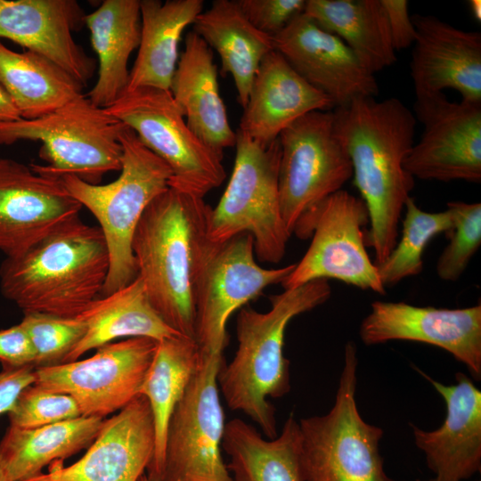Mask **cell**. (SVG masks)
I'll return each mask as SVG.
<instances>
[{
  "label": "cell",
  "instance_id": "cell-1",
  "mask_svg": "<svg viewBox=\"0 0 481 481\" xmlns=\"http://www.w3.org/2000/svg\"><path fill=\"white\" fill-rule=\"evenodd\" d=\"M332 112L336 135L350 158L354 184L368 211L366 243L379 264L398 240L402 212L414 188L404 161L414 144L416 118L395 97H359Z\"/></svg>",
  "mask_w": 481,
  "mask_h": 481
},
{
  "label": "cell",
  "instance_id": "cell-2",
  "mask_svg": "<svg viewBox=\"0 0 481 481\" xmlns=\"http://www.w3.org/2000/svg\"><path fill=\"white\" fill-rule=\"evenodd\" d=\"M210 211L203 198L168 187L144 210L131 245L151 306L170 328L192 339L194 286L209 240Z\"/></svg>",
  "mask_w": 481,
  "mask_h": 481
},
{
  "label": "cell",
  "instance_id": "cell-3",
  "mask_svg": "<svg viewBox=\"0 0 481 481\" xmlns=\"http://www.w3.org/2000/svg\"><path fill=\"white\" fill-rule=\"evenodd\" d=\"M109 267L102 230L77 217L20 256L5 257L0 290L23 313L75 318L102 293Z\"/></svg>",
  "mask_w": 481,
  "mask_h": 481
},
{
  "label": "cell",
  "instance_id": "cell-4",
  "mask_svg": "<svg viewBox=\"0 0 481 481\" xmlns=\"http://www.w3.org/2000/svg\"><path fill=\"white\" fill-rule=\"evenodd\" d=\"M330 293L327 280H315L270 296L265 313L243 306L238 314V347L233 359L220 368L218 387L228 407L249 417L268 439L278 434L275 408L267 399L290 390L289 361L283 352L287 326L326 302Z\"/></svg>",
  "mask_w": 481,
  "mask_h": 481
},
{
  "label": "cell",
  "instance_id": "cell-5",
  "mask_svg": "<svg viewBox=\"0 0 481 481\" xmlns=\"http://www.w3.org/2000/svg\"><path fill=\"white\" fill-rule=\"evenodd\" d=\"M119 176L106 184L88 183L75 175L61 177L68 192L96 218L104 236L110 267L102 296L132 282L137 268L132 240L148 205L169 187L172 172L127 126L119 135Z\"/></svg>",
  "mask_w": 481,
  "mask_h": 481
},
{
  "label": "cell",
  "instance_id": "cell-6",
  "mask_svg": "<svg viewBox=\"0 0 481 481\" xmlns=\"http://www.w3.org/2000/svg\"><path fill=\"white\" fill-rule=\"evenodd\" d=\"M357 365L355 346L347 342L333 406L324 415L298 421L303 481H398L384 469L382 428L367 423L359 412Z\"/></svg>",
  "mask_w": 481,
  "mask_h": 481
},
{
  "label": "cell",
  "instance_id": "cell-7",
  "mask_svg": "<svg viewBox=\"0 0 481 481\" xmlns=\"http://www.w3.org/2000/svg\"><path fill=\"white\" fill-rule=\"evenodd\" d=\"M125 126L81 94L38 118L1 124L0 144L41 141L40 155L48 163H33V170L59 178L72 175L99 184L105 174L120 171L119 135Z\"/></svg>",
  "mask_w": 481,
  "mask_h": 481
},
{
  "label": "cell",
  "instance_id": "cell-8",
  "mask_svg": "<svg viewBox=\"0 0 481 481\" xmlns=\"http://www.w3.org/2000/svg\"><path fill=\"white\" fill-rule=\"evenodd\" d=\"M234 147L233 169L220 200L211 208L208 238L221 243L249 233L259 261L279 263L290 237L281 211L279 140L265 146L238 129Z\"/></svg>",
  "mask_w": 481,
  "mask_h": 481
},
{
  "label": "cell",
  "instance_id": "cell-9",
  "mask_svg": "<svg viewBox=\"0 0 481 481\" xmlns=\"http://www.w3.org/2000/svg\"><path fill=\"white\" fill-rule=\"evenodd\" d=\"M366 206L345 190L314 205L299 218L293 233L312 237L306 252L281 283L293 289L315 280L335 279L363 290L386 294L377 265L369 257L363 227Z\"/></svg>",
  "mask_w": 481,
  "mask_h": 481
},
{
  "label": "cell",
  "instance_id": "cell-10",
  "mask_svg": "<svg viewBox=\"0 0 481 481\" xmlns=\"http://www.w3.org/2000/svg\"><path fill=\"white\" fill-rule=\"evenodd\" d=\"M106 110L167 165L169 187L204 198L224 182L223 158L189 128L169 90L128 89Z\"/></svg>",
  "mask_w": 481,
  "mask_h": 481
},
{
  "label": "cell",
  "instance_id": "cell-11",
  "mask_svg": "<svg viewBox=\"0 0 481 481\" xmlns=\"http://www.w3.org/2000/svg\"><path fill=\"white\" fill-rule=\"evenodd\" d=\"M294 266H260L249 233L221 243L208 240L194 286V339L200 353L223 354L229 341L226 326L232 314L260 296L266 287L281 283Z\"/></svg>",
  "mask_w": 481,
  "mask_h": 481
},
{
  "label": "cell",
  "instance_id": "cell-12",
  "mask_svg": "<svg viewBox=\"0 0 481 481\" xmlns=\"http://www.w3.org/2000/svg\"><path fill=\"white\" fill-rule=\"evenodd\" d=\"M332 110L307 113L278 137L281 211L290 236L306 211L342 190L353 175L350 158L334 130Z\"/></svg>",
  "mask_w": 481,
  "mask_h": 481
},
{
  "label": "cell",
  "instance_id": "cell-13",
  "mask_svg": "<svg viewBox=\"0 0 481 481\" xmlns=\"http://www.w3.org/2000/svg\"><path fill=\"white\" fill-rule=\"evenodd\" d=\"M223 364V354H201L167 426L162 481H232L221 453L225 424L217 376Z\"/></svg>",
  "mask_w": 481,
  "mask_h": 481
},
{
  "label": "cell",
  "instance_id": "cell-14",
  "mask_svg": "<svg viewBox=\"0 0 481 481\" xmlns=\"http://www.w3.org/2000/svg\"><path fill=\"white\" fill-rule=\"evenodd\" d=\"M158 341L143 337L110 342L84 360L35 368V383L66 394L82 416L104 419L140 395Z\"/></svg>",
  "mask_w": 481,
  "mask_h": 481
},
{
  "label": "cell",
  "instance_id": "cell-15",
  "mask_svg": "<svg viewBox=\"0 0 481 481\" xmlns=\"http://www.w3.org/2000/svg\"><path fill=\"white\" fill-rule=\"evenodd\" d=\"M414 117L423 125L404 168L422 180L481 182V103L452 102L444 93L416 96Z\"/></svg>",
  "mask_w": 481,
  "mask_h": 481
},
{
  "label": "cell",
  "instance_id": "cell-16",
  "mask_svg": "<svg viewBox=\"0 0 481 481\" xmlns=\"http://www.w3.org/2000/svg\"><path fill=\"white\" fill-rule=\"evenodd\" d=\"M359 335L367 346L392 340L429 344L465 364L481 379V305L464 308L416 306L404 302L374 301Z\"/></svg>",
  "mask_w": 481,
  "mask_h": 481
},
{
  "label": "cell",
  "instance_id": "cell-17",
  "mask_svg": "<svg viewBox=\"0 0 481 481\" xmlns=\"http://www.w3.org/2000/svg\"><path fill=\"white\" fill-rule=\"evenodd\" d=\"M81 208L61 178L0 158V251L5 257L26 252L78 217Z\"/></svg>",
  "mask_w": 481,
  "mask_h": 481
},
{
  "label": "cell",
  "instance_id": "cell-18",
  "mask_svg": "<svg viewBox=\"0 0 481 481\" xmlns=\"http://www.w3.org/2000/svg\"><path fill=\"white\" fill-rule=\"evenodd\" d=\"M274 50L334 109L359 97H376L379 86L349 47L305 13L273 37Z\"/></svg>",
  "mask_w": 481,
  "mask_h": 481
},
{
  "label": "cell",
  "instance_id": "cell-19",
  "mask_svg": "<svg viewBox=\"0 0 481 481\" xmlns=\"http://www.w3.org/2000/svg\"><path fill=\"white\" fill-rule=\"evenodd\" d=\"M155 429L149 402L139 395L104 420L86 452L75 463H52L24 481H138L152 458Z\"/></svg>",
  "mask_w": 481,
  "mask_h": 481
},
{
  "label": "cell",
  "instance_id": "cell-20",
  "mask_svg": "<svg viewBox=\"0 0 481 481\" xmlns=\"http://www.w3.org/2000/svg\"><path fill=\"white\" fill-rule=\"evenodd\" d=\"M411 18L416 29L410 63L416 96L452 89L461 101L481 103V33L432 15Z\"/></svg>",
  "mask_w": 481,
  "mask_h": 481
},
{
  "label": "cell",
  "instance_id": "cell-21",
  "mask_svg": "<svg viewBox=\"0 0 481 481\" xmlns=\"http://www.w3.org/2000/svg\"><path fill=\"white\" fill-rule=\"evenodd\" d=\"M446 405V416L436 429L426 431L412 425L414 443L424 452L433 472L431 481H463L481 469V391L462 372L456 383L444 385L416 369Z\"/></svg>",
  "mask_w": 481,
  "mask_h": 481
},
{
  "label": "cell",
  "instance_id": "cell-22",
  "mask_svg": "<svg viewBox=\"0 0 481 481\" xmlns=\"http://www.w3.org/2000/svg\"><path fill=\"white\" fill-rule=\"evenodd\" d=\"M85 17L75 0H0V39L43 55L85 86L95 61L72 35Z\"/></svg>",
  "mask_w": 481,
  "mask_h": 481
},
{
  "label": "cell",
  "instance_id": "cell-23",
  "mask_svg": "<svg viewBox=\"0 0 481 481\" xmlns=\"http://www.w3.org/2000/svg\"><path fill=\"white\" fill-rule=\"evenodd\" d=\"M332 110V102L303 79L273 50L258 67L238 129L267 146L306 114Z\"/></svg>",
  "mask_w": 481,
  "mask_h": 481
},
{
  "label": "cell",
  "instance_id": "cell-24",
  "mask_svg": "<svg viewBox=\"0 0 481 481\" xmlns=\"http://www.w3.org/2000/svg\"><path fill=\"white\" fill-rule=\"evenodd\" d=\"M169 91L202 143L222 158L224 149L235 146L236 131L220 94L212 49L193 30L185 36Z\"/></svg>",
  "mask_w": 481,
  "mask_h": 481
},
{
  "label": "cell",
  "instance_id": "cell-25",
  "mask_svg": "<svg viewBox=\"0 0 481 481\" xmlns=\"http://www.w3.org/2000/svg\"><path fill=\"white\" fill-rule=\"evenodd\" d=\"M85 24L99 61L98 77L87 98L107 109L128 86L129 57L141 37L140 0H105L86 15Z\"/></svg>",
  "mask_w": 481,
  "mask_h": 481
},
{
  "label": "cell",
  "instance_id": "cell-26",
  "mask_svg": "<svg viewBox=\"0 0 481 481\" xmlns=\"http://www.w3.org/2000/svg\"><path fill=\"white\" fill-rule=\"evenodd\" d=\"M202 11V0L140 1V43L126 90L170 89L182 35Z\"/></svg>",
  "mask_w": 481,
  "mask_h": 481
},
{
  "label": "cell",
  "instance_id": "cell-27",
  "mask_svg": "<svg viewBox=\"0 0 481 481\" xmlns=\"http://www.w3.org/2000/svg\"><path fill=\"white\" fill-rule=\"evenodd\" d=\"M192 26L210 49L217 52L222 72L232 76L238 102L244 108L262 60L274 50L273 37L249 21L236 0L213 1Z\"/></svg>",
  "mask_w": 481,
  "mask_h": 481
},
{
  "label": "cell",
  "instance_id": "cell-28",
  "mask_svg": "<svg viewBox=\"0 0 481 481\" xmlns=\"http://www.w3.org/2000/svg\"><path fill=\"white\" fill-rule=\"evenodd\" d=\"M86 324L82 339L62 363L76 360L94 348L120 338H150L156 341L181 335L170 328L151 306L142 281L94 299L78 316Z\"/></svg>",
  "mask_w": 481,
  "mask_h": 481
},
{
  "label": "cell",
  "instance_id": "cell-29",
  "mask_svg": "<svg viewBox=\"0 0 481 481\" xmlns=\"http://www.w3.org/2000/svg\"><path fill=\"white\" fill-rule=\"evenodd\" d=\"M222 448L232 481H303L300 430L290 413L280 435L265 439L240 419L225 424Z\"/></svg>",
  "mask_w": 481,
  "mask_h": 481
},
{
  "label": "cell",
  "instance_id": "cell-30",
  "mask_svg": "<svg viewBox=\"0 0 481 481\" xmlns=\"http://www.w3.org/2000/svg\"><path fill=\"white\" fill-rule=\"evenodd\" d=\"M200 350L196 341L175 335L158 342L151 364L140 390L147 398L153 418L155 447L146 469L150 481H162L165 440L167 426L176 404L194 376Z\"/></svg>",
  "mask_w": 481,
  "mask_h": 481
},
{
  "label": "cell",
  "instance_id": "cell-31",
  "mask_svg": "<svg viewBox=\"0 0 481 481\" xmlns=\"http://www.w3.org/2000/svg\"><path fill=\"white\" fill-rule=\"evenodd\" d=\"M304 13L338 37L371 74L395 62L381 0H306Z\"/></svg>",
  "mask_w": 481,
  "mask_h": 481
},
{
  "label": "cell",
  "instance_id": "cell-32",
  "mask_svg": "<svg viewBox=\"0 0 481 481\" xmlns=\"http://www.w3.org/2000/svg\"><path fill=\"white\" fill-rule=\"evenodd\" d=\"M104 419L80 416L36 428L9 426L0 441L6 481H24L42 473L50 463L61 461L87 448Z\"/></svg>",
  "mask_w": 481,
  "mask_h": 481
},
{
  "label": "cell",
  "instance_id": "cell-33",
  "mask_svg": "<svg viewBox=\"0 0 481 481\" xmlns=\"http://www.w3.org/2000/svg\"><path fill=\"white\" fill-rule=\"evenodd\" d=\"M0 85L23 119L46 115L83 94L84 86L57 64L30 51L15 52L0 39Z\"/></svg>",
  "mask_w": 481,
  "mask_h": 481
},
{
  "label": "cell",
  "instance_id": "cell-34",
  "mask_svg": "<svg viewBox=\"0 0 481 481\" xmlns=\"http://www.w3.org/2000/svg\"><path fill=\"white\" fill-rule=\"evenodd\" d=\"M401 237L384 261L376 264L384 287H391L405 278L416 276L423 269V253L429 241L452 229L449 209L426 212L412 197L404 204Z\"/></svg>",
  "mask_w": 481,
  "mask_h": 481
},
{
  "label": "cell",
  "instance_id": "cell-35",
  "mask_svg": "<svg viewBox=\"0 0 481 481\" xmlns=\"http://www.w3.org/2000/svg\"><path fill=\"white\" fill-rule=\"evenodd\" d=\"M447 209L452 216L450 241L436 263L441 280L457 281L481 245V203L451 201Z\"/></svg>",
  "mask_w": 481,
  "mask_h": 481
},
{
  "label": "cell",
  "instance_id": "cell-36",
  "mask_svg": "<svg viewBox=\"0 0 481 481\" xmlns=\"http://www.w3.org/2000/svg\"><path fill=\"white\" fill-rule=\"evenodd\" d=\"M20 322L26 330L36 353L37 367L61 363L86 331L78 317L64 318L25 312Z\"/></svg>",
  "mask_w": 481,
  "mask_h": 481
},
{
  "label": "cell",
  "instance_id": "cell-37",
  "mask_svg": "<svg viewBox=\"0 0 481 481\" xmlns=\"http://www.w3.org/2000/svg\"><path fill=\"white\" fill-rule=\"evenodd\" d=\"M10 426L36 428L82 416L69 395L53 392L36 384L25 387L7 413Z\"/></svg>",
  "mask_w": 481,
  "mask_h": 481
},
{
  "label": "cell",
  "instance_id": "cell-38",
  "mask_svg": "<svg viewBox=\"0 0 481 481\" xmlns=\"http://www.w3.org/2000/svg\"><path fill=\"white\" fill-rule=\"evenodd\" d=\"M248 20L273 37L304 13L306 0H236Z\"/></svg>",
  "mask_w": 481,
  "mask_h": 481
},
{
  "label": "cell",
  "instance_id": "cell-39",
  "mask_svg": "<svg viewBox=\"0 0 481 481\" xmlns=\"http://www.w3.org/2000/svg\"><path fill=\"white\" fill-rule=\"evenodd\" d=\"M0 362L2 366L35 368L36 353L20 323L0 330Z\"/></svg>",
  "mask_w": 481,
  "mask_h": 481
},
{
  "label": "cell",
  "instance_id": "cell-40",
  "mask_svg": "<svg viewBox=\"0 0 481 481\" xmlns=\"http://www.w3.org/2000/svg\"><path fill=\"white\" fill-rule=\"evenodd\" d=\"M381 4L395 52L412 46L416 39V29L409 15L408 1L381 0Z\"/></svg>",
  "mask_w": 481,
  "mask_h": 481
},
{
  "label": "cell",
  "instance_id": "cell-41",
  "mask_svg": "<svg viewBox=\"0 0 481 481\" xmlns=\"http://www.w3.org/2000/svg\"><path fill=\"white\" fill-rule=\"evenodd\" d=\"M0 371V415L8 413L20 393L36 380L33 366H2Z\"/></svg>",
  "mask_w": 481,
  "mask_h": 481
},
{
  "label": "cell",
  "instance_id": "cell-42",
  "mask_svg": "<svg viewBox=\"0 0 481 481\" xmlns=\"http://www.w3.org/2000/svg\"><path fill=\"white\" fill-rule=\"evenodd\" d=\"M20 114L14 102L0 85V125L20 119Z\"/></svg>",
  "mask_w": 481,
  "mask_h": 481
},
{
  "label": "cell",
  "instance_id": "cell-43",
  "mask_svg": "<svg viewBox=\"0 0 481 481\" xmlns=\"http://www.w3.org/2000/svg\"><path fill=\"white\" fill-rule=\"evenodd\" d=\"M469 6L472 16L476 20H481V1L480 0H470L469 1Z\"/></svg>",
  "mask_w": 481,
  "mask_h": 481
},
{
  "label": "cell",
  "instance_id": "cell-44",
  "mask_svg": "<svg viewBox=\"0 0 481 481\" xmlns=\"http://www.w3.org/2000/svg\"><path fill=\"white\" fill-rule=\"evenodd\" d=\"M0 481H6L3 460L1 457V453H0Z\"/></svg>",
  "mask_w": 481,
  "mask_h": 481
},
{
  "label": "cell",
  "instance_id": "cell-45",
  "mask_svg": "<svg viewBox=\"0 0 481 481\" xmlns=\"http://www.w3.org/2000/svg\"><path fill=\"white\" fill-rule=\"evenodd\" d=\"M138 481H150L146 476V474H143L140 478L138 479Z\"/></svg>",
  "mask_w": 481,
  "mask_h": 481
},
{
  "label": "cell",
  "instance_id": "cell-46",
  "mask_svg": "<svg viewBox=\"0 0 481 481\" xmlns=\"http://www.w3.org/2000/svg\"><path fill=\"white\" fill-rule=\"evenodd\" d=\"M477 481H480V480H477Z\"/></svg>",
  "mask_w": 481,
  "mask_h": 481
},
{
  "label": "cell",
  "instance_id": "cell-47",
  "mask_svg": "<svg viewBox=\"0 0 481 481\" xmlns=\"http://www.w3.org/2000/svg\"><path fill=\"white\" fill-rule=\"evenodd\" d=\"M431 480V479H430Z\"/></svg>",
  "mask_w": 481,
  "mask_h": 481
}]
</instances>
